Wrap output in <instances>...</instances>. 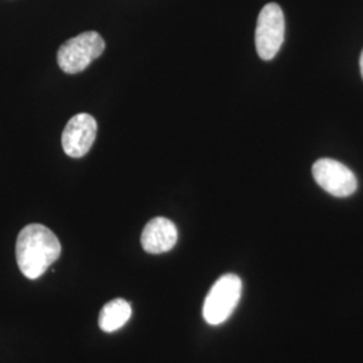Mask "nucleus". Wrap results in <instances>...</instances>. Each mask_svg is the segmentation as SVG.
I'll list each match as a JSON object with an SVG mask.
<instances>
[{"label":"nucleus","instance_id":"obj_3","mask_svg":"<svg viewBox=\"0 0 363 363\" xmlns=\"http://www.w3.org/2000/svg\"><path fill=\"white\" fill-rule=\"evenodd\" d=\"M104 50L103 37L96 31H85L66 40L58 49L57 62L64 73L77 74L84 72Z\"/></svg>","mask_w":363,"mask_h":363},{"label":"nucleus","instance_id":"obj_2","mask_svg":"<svg viewBox=\"0 0 363 363\" xmlns=\"http://www.w3.org/2000/svg\"><path fill=\"white\" fill-rule=\"evenodd\" d=\"M242 292L241 279L233 274H223L213 284L203 303L202 315L206 323L222 325L233 313Z\"/></svg>","mask_w":363,"mask_h":363},{"label":"nucleus","instance_id":"obj_5","mask_svg":"<svg viewBox=\"0 0 363 363\" xmlns=\"http://www.w3.org/2000/svg\"><path fill=\"white\" fill-rule=\"evenodd\" d=\"M312 175L316 183L328 194L346 198L358 187L357 177L349 167L334 159H319L312 166Z\"/></svg>","mask_w":363,"mask_h":363},{"label":"nucleus","instance_id":"obj_7","mask_svg":"<svg viewBox=\"0 0 363 363\" xmlns=\"http://www.w3.org/2000/svg\"><path fill=\"white\" fill-rule=\"evenodd\" d=\"M178 241V229L172 220L156 217L150 220L142 233V247L150 255L169 252Z\"/></svg>","mask_w":363,"mask_h":363},{"label":"nucleus","instance_id":"obj_9","mask_svg":"<svg viewBox=\"0 0 363 363\" xmlns=\"http://www.w3.org/2000/svg\"><path fill=\"white\" fill-rule=\"evenodd\" d=\"M359 66H361V74H362L363 78V50L362 54H361V61H359Z\"/></svg>","mask_w":363,"mask_h":363},{"label":"nucleus","instance_id":"obj_1","mask_svg":"<svg viewBox=\"0 0 363 363\" xmlns=\"http://www.w3.org/2000/svg\"><path fill=\"white\" fill-rule=\"evenodd\" d=\"M62 252L58 237L40 223L25 226L16 240V262L21 272L30 280H37L60 259Z\"/></svg>","mask_w":363,"mask_h":363},{"label":"nucleus","instance_id":"obj_4","mask_svg":"<svg viewBox=\"0 0 363 363\" xmlns=\"http://www.w3.org/2000/svg\"><path fill=\"white\" fill-rule=\"evenodd\" d=\"M286 21L279 4L268 3L259 11L256 27V50L261 60L271 61L284 42Z\"/></svg>","mask_w":363,"mask_h":363},{"label":"nucleus","instance_id":"obj_6","mask_svg":"<svg viewBox=\"0 0 363 363\" xmlns=\"http://www.w3.org/2000/svg\"><path fill=\"white\" fill-rule=\"evenodd\" d=\"M97 136V121L89 113L72 117L62 132V148L70 157H82L91 151Z\"/></svg>","mask_w":363,"mask_h":363},{"label":"nucleus","instance_id":"obj_8","mask_svg":"<svg viewBox=\"0 0 363 363\" xmlns=\"http://www.w3.org/2000/svg\"><path fill=\"white\" fill-rule=\"evenodd\" d=\"M130 304L124 298H113L106 303L99 316V325L105 333H115L130 320Z\"/></svg>","mask_w":363,"mask_h":363}]
</instances>
